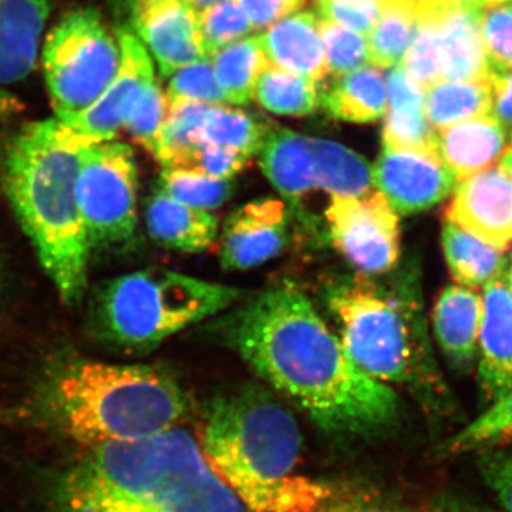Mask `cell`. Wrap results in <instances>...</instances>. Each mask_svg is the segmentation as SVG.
<instances>
[{
    "mask_svg": "<svg viewBox=\"0 0 512 512\" xmlns=\"http://www.w3.org/2000/svg\"><path fill=\"white\" fill-rule=\"evenodd\" d=\"M227 339L256 375L323 429L376 433L397 419L396 392L353 363L295 286H274L245 303L229 318Z\"/></svg>",
    "mask_w": 512,
    "mask_h": 512,
    "instance_id": "obj_1",
    "label": "cell"
},
{
    "mask_svg": "<svg viewBox=\"0 0 512 512\" xmlns=\"http://www.w3.org/2000/svg\"><path fill=\"white\" fill-rule=\"evenodd\" d=\"M49 512H247L200 443L173 427L92 447L53 487Z\"/></svg>",
    "mask_w": 512,
    "mask_h": 512,
    "instance_id": "obj_2",
    "label": "cell"
},
{
    "mask_svg": "<svg viewBox=\"0 0 512 512\" xmlns=\"http://www.w3.org/2000/svg\"><path fill=\"white\" fill-rule=\"evenodd\" d=\"M301 433L261 387L218 397L202 429V453L251 512H316L332 490L295 473Z\"/></svg>",
    "mask_w": 512,
    "mask_h": 512,
    "instance_id": "obj_3",
    "label": "cell"
},
{
    "mask_svg": "<svg viewBox=\"0 0 512 512\" xmlns=\"http://www.w3.org/2000/svg\"><path fill=\"white\" fill-rule=\"evenodd\" d=\"M93 143L57 119L20 131L6 163V187L40 262L67 303L79 301L87 284L90 239L77 180Z\"/></svg>",
    "mask_w": 512,
    "mask_h": 512,
    "instance_id": "obj_4",
    "label": "cell"
},
{
    "mask_svg": "<svg viewBox=\"0 0 512 512\" xmlns=\"http://www.w3.org/2000/svg\"><path fill=\"white\" fill-rule=\"evenodd\" d=\"M52 416L90 447L150 439L173 429L187 410L177 382L156 367L77 360L49 386Z\"/></svg>",
    "mask_w": 512,
    "mask_h": 512,
    "instance_id": "obj_5",
    "label": "cell"
},
{
    "mask_svg": "<svg viewBox=\"0 0 512 512\" xmlns=\"http://www.w3.org/2000/svg\"><path fill=\"white\" fill-rule=\"evenodd\" d=\"M241 298L232 286L165 269L114 279L101 293L104 335L116 345L150 350L188 326L224 312Z\"/></svg>",
    "mask_w": 512,
    "mask_h": 512,
    "instance_id": "obj_6",
    "label": "cell"
},
{
    "mask_svg": "<svg viewBox=\"0 0 512 512\" xmlns=\"http://www.w3.org/2000/svg\"><path fill=\"white\" fill-rule=\"evenodd\" d=\"M328 306L343 348L367 376L384 384L419 377L423 340L419 319L406 303L357 279L330 289Z\"/></svg>",
    "mask_w": 512,
    "mask_h": 512,
    "instance_id": "obj_7",
    "label": "cell"
},
{
    "mask_svg": "<svg viewBox=\"0 0 512 512\" xmlns=\"http://www.w3.org/2000/svg\"><path fill=\"white\" fill-rule=\"evenodd\" d=\"M43 70L57 120L69 123L92 107L120 69L119 40L97 10L64 15L43 46Z\"/></svg>",
    "mask_w": 512,
    "mask_h": 512,
    "instance_id": "obj_8",
    "label": "cell"
},
{
    "mask_svg": "<svg viewBox=\"0 0 512 512\" xmlns=\"http://www.w3.org/2000/svg\"><path fill=\"white\" fill-rule=\"evenodd\" d=\"M77 202L90 245L113 247L134 237L137 165L127 144H92L77 180Z\"/></svg>",
    "mask_w": 512,
    "mask_h": 512,
    "instance_id": "obj_9",
    "label": "cell"
},
{
    "mask_svg": "<svg viewBox=\"0 0 512 512\" xmlns=\"http://www.w3.org/2000/svg\"><path fill=\"white\" fill-rule=\"evenodd\" d=\"M325 221L333 247L362 274H386L399 262L400 215L382 192L330 197Z\"/></svg>",
    "mask_w": 512,
    "mask_h": 512,
    "instance_id": "obj_10",
    "label": "cell"
},
{
    "mask_svg": "<svg viewBox=\"0 0 512 512\" xmlns=\"http://www.w3.org/2000/svg\"><path fill=\"white\" fill-rule=\"evenodd\" d=\"M121 62L113 82L100 99L67 127L93 144L109 143L126 127L147 90L156 83L153 62L141 39L128 28L119 30Z\"/></svg>",
    "mask_w": 512,
    "mask_h": 512,
    "instance_id": "obj_11",
    "label": "cell"
},
{
    "mask_svg": "<svg viewBox=\"0 0 512 512\" xmlns=\"http://www.w3.org/2000/svg\"><path fill=\"white\" fill-rule=\"evenodd\" d=\"M373 180L399 215L429 210L453 194L457 184L437 154L386 146L373 167Z\"/></svg>",
    "mask_w": 512,
    "mask_h": 512,
    "instance_id": "obj_12",
    "label": "cell"
},
{
    "mask_svg": "<svg viewBox=\"0 0 512 512\" xmlns=\"http://www.w3.org/2000/svg\"><path fill=\"white\" fill-rule=\"evenodd\" d=\"M446 221L491 247L512 245V178L500 164L457 181Z\"/></svg>",
    "mask_w": 512,
    "mask_h": 512,
    "instance_id": "obj_13",
    "label": "cell"
},
{
    "mask_svg": "<svg viewBox=\"0 0 512 512\" xmlns=\"http://www.w3.org/2000/svg\"><path fill=\"white\" fill-rule=\"evenodd\" d=\"M140 39L156 57L163 76L207 59L200 13L185 0H154L131 13Z\"/></svg>",
    "mask_w": 512,
    "mask_h": 512,
    "instance_id": "obj_14",
    "label": "cell"
},
{
    "mask_svg": "<svg viewBox=\"0 0 512 512\" xmlns=\"http://www.w3.org/2000/svg\"><path fill=\"white\" fill-rule=\"evenodd\" d=\"M286 202L264 198L248 202L229 215L221 237V265L245 271L281 254L289 239Z\"/></svg>",
    "mask_w": 512,
    "mask_h": 512,
    "instance_id": "obj_15",
    "label": "cell"
},
{
    "mask_svg": "<svg viewBox=\"0 0 512 512\" xmlns=\"http://www.w3.org/2000/svg\"><path fill=\"white\" fill-rule=\"evenodd\" d=\"M481 295L478 380L493 403L512 389V289L507 271L485 285Z\"/></svg>",
    "mask_w": 512,
    "mask_h": 512,
    "instance_id": "obj_16",
    "label": "cell"
},
{
    "mask_svg": "<svg viewBox=\"0 0 512 512\" xmlns=\"http://www.w3.org/2000/svg\"><path fill=\"white\" fill-rule=\"evenodd\" d=\"M55 0H0V84L18 83L35 67Z\"/></svg>",
    "mask_w": 512,
    "mask_h": 512,
    "instance_id": "obj_17",
    "label": "cell"
},
{
    "mask_svg": "<svg viewBox=\"0 0 512 512\" xmlns=\"http://www.w3.org/2000/svg\"><path fill=\"white\" fill-rule=\"evenodd\" d=\"M505 148V127L491 116L461 121L437 133V154L457 181L497 165Z\"/></svg>",
    "mask_w": 512,
    "mask_h": 512,
    "instance_id": "obj_18",
    "label": "cell"
},
{
    "mask_svg": "<svg viewBox=\"0 0 512 512\" xmlns=\"http://www.w3.org/2000/svg\"><path fill=\"white\" fill-rule=\"evenodd\" d=\"M266 59L286 72L323 80L329 73L315 13L288 16L259 36Z\"/></svg>",
    "mask_w": 512,
    "mask_h": 512,
    "instance_id": "obj_19",
    "label": "cell"
},
{
    "mask_svg": "<svg viewBox=\"0 0 512 512\" xmlns=\"http://www.w3.org/2000/svg\"><path fill=\"white\" fill-rule=\"evenodd\" d=\"M483 318V295L477 289L450 285L441 291L433 311L434 335L444 355L457 367L476 360Z\"/></svg>",
    "mask_w": 512,
    "mask_h": 512,
    "instance_id": "obj_20",
    "label": "cell"
},
{
    "mask_svg": "<svg viewBox=\"0 0 512 512\" xmlns=\"http://www.w3.org/2000/svg\"><path fill=\"white\" fill-rule=\"evenodd\" d=\"M259 167L293 207L316 190L312 137L286 128H272L258 153Z\"/></svg>",
    "mask_w": 512,
    "mask_h": 512,
    "instance_id": "obj_21",
    "label": "cell"
},
{
    "mask_svg": "<svg viewBox=\"0 0 512 512\" xmlns=\"http://www.w3.org/2000/svg\"><path fill=\"white\" fill-rule=\"evenodd\" d=\"M146 224L150 237L173 251H205L218 235V220L211 211L190 207L161 190L147 202Z\"/></svg>",
    "mask_w": 512,
    "mask_h": 512,
    "instance_id": "obj_22",
    "label": "cell"
},
{
    "mask_svg": "<svg viewBox=\"0 0 512 512\" xmlns=\"http://www.w3.org/2000/svg\"><path fill=\"white\" fill-rule=\"evenodd\" d=\"M443 80H490L480 10H454L439 22Z\"/></svg>",
    "mask_w": 512,
    "mask_h": 512,
    "instance_id": "obj_23",
    "label": "cell"
},
{
    "mask_svg": "<svg viewBox=\"0 0 512 512\" xmlns=\"http://www.w3.org/2000/svg\"><path fill=\"white\" fill-rule=\"evenodd\" d=\"M319 103L335 119L373 123L387 110V89L382 69L359 67L342 74L319 94Z\"/></svg>",
    "mask_w": 512,
    "mask_h": 512,
    "instance_id": "obj_24",
    "label": "cell"
},
{
    "mask_svg": "<svg viewBox=\"0 0 512 512\" xmlns=\"http://www.w3.org/2000/svg\"><path fill=\"white\" fill-rule=\"evenodd\" d=\"M312 158L316 190L330 197H360L376 190L372 165L356 151L312 137Z\"/></svg>",
    "mask_w": 512,
    "mask_h": 512,
    "instance_id": "obj_25",
    "label": "cell"
},
{
    "mask_svg": "<svg viewBox=\"0 0 512 512\" xmlns=\"http://www.w3.org/2000/svg\"><path fill=\"white\" fill-rule=\"evenodd\" d=\"M441 242L448 269L457 285L484 288L507 271L504 251L468 234L453 222L444 221Z\"/></svg>",
    "mask_w": 512,
    "mask_h": 512,
    "instance_id": "obj_26",
    "label": "cell"
},
{
    "mask_svg": "<svg viewBox=\"0 0 512 512\" xmlns=\"http://www.w3.org/2000/svg\"><path fill=\"white\" fill-rule=\"evenodd\" d=\"M491 107V80H443L426 90L427 119L437 133L461 121L491 116Z\"/></svg>",
    "mask_w": 512,
    "mask_h": 512,
    "instance_id": "obj_27",
    "label": "cell"
},
{
    "mask_svg": "<svg viewBox=\"0 0 512 512\" xmlns=\"http://www.w3.org/2000/svg\"><path fill=\"white\" fill-rule=\"evenodd\" d=\"M212 57L215 77L228 103L248 104L254 99L256 82L269 64L259 36L225 46Z\"/></svg>",
    "mask_w": 512,
    "mask_h": 512,
    "instance_id": "obj_28",
    "label": "cell"
},
{
    "mask_svg": "<svg viewBox=\"0 0 512 512\" xmlns=\"http://www.w3.org/2000/svg\"><path fill=\"white\" fill-rule=\"evenodd\" d=\"M271 130L264 120L245 111L211 106L198 130V140L251 158L259 153Z\"/></svg>",
    "mask_w": 512,
    "mask_h": 512,
    "instance_id": "obj_29",
    "label": "cell"
},
{
    "mask_svg": "<svg viewBox=\"0 0 512 512\" xmlns=\"http://www.w3.org/2000/svg\"><path fill=\"white\" fill-rule=\"evenodd\" d=\"M419 2H386L382 15L369 32V63L389 69L403 62L412 43Z\"/></svg>",
    "mask_w": 512,
    "mask_h": 512,
    "instance_id": "obj_30",
    "label": "cell"
},
{
    "mask_svg": "<svg viewBox=\"0 0 512 512\" xmlns=\"http://www.w3.org/2000/svg\"><path fill=\"white\" fill-rule=\"evenodd\" d=\"M315 80L286 72L269 63L259 76L255 97L266 110L281 116L303 117L315 113L319 106Z\"/></svg>",
    "mask_w": 512,
    "mask_h": 512,
    "instance_id": "obj_31",
    "label": "cell"
},
{
    "mask_svg": "<svg viewBox=\"0 0 512 512\" xmlns=\"http://www.w3.org/2000/svg\"><path fill=\"white\" fill-rule=\"evenodd\" d=\"M210 104L194 100H180L170 104V113L158 138L153 156L163 170H173L198 147L200 130Z\"/></svg>",
    "mask_w": 512,
    "mask_h": 512,
    "instance_id": "obj_32",
    "label": "cell"
},
{
    "mask_svg": "<svg viewBox=\"0 0 512 512\" xmlns=\"http://www.w3.org/2000/svg\"><path fill=\"white\" fill-rule=\"evenodd\" d=\"M512 439V389L447 443L450 454L470 453Z\"/></svg>",
    "mask_w": 512,
    "mask_h": 512,
    "instance_id": "obj_33",
    "label": "cell"
},
{
    "mask_svg": "<svg viewBox=\"0 0 512 512\" xmlns=\"http://www.w3.org/2000/svg\"><path fill=\"white\" fill-rule=\"evenodd\" d=\"M160 190L190 207L212 212L231 197L232 181L217 180L191 171L163 170Z\"/></svg>",
    "mask_w": 512,
    "mask_h": 512,
    "instance_id": "obj_34",
    "label": "cell"
},
{
    "mask_svg": "<svg viewBox=\"0 0 512 512\" xmlns=\"http://www.w3.org/2000/svg\"><path fill=\"white\" fill-rule=\"evenodd\" d=\"M200 28L207 56L231 45L254 30L238 0H220L200 13Z\"/></svg>",
    "mask_w": 512,
    "mask_h": 512,
    "instance_id": "obj_35",
    "label": "cell"
},
{
    "mask_svg": "<svg viewBox=\"0 0 512 512\" xmlns=\"http://www.w3.org/2000/svg\"><path fill=\"white\" fill-rule=\"evenodd\" d=\"M402 64L407 74L424 90L443 82L439 25L436 22L417 19L412 43Z\"/></svg>",
    "mask_w": 512,
    "mask_h": 512,
    "instance_id": "obj_36",
    "label": "cell"
},
{
    "mask_svg": "<svg viewBox=\"0 0 512 512\" xmlns=\"http://www.w3.org/2000/svg\"><path fill=\"white\" fill-rule=\"evenodd\" d=\"M383 146L437 154V131L430 126L426 109H387Z\"/></svg>",
    "mask_w": 512,
    "mask_h": 512,
    "instance_id": "obj_37",
    "label": "cell"
},
{
    "mask_svg": "<svg viewBox=\"0 0 512 512\" xmlns=\"http://www.w3.org/2000/svg\"><path fill=\"white\" fill-rule=\"evenodd\" d=\"M319 33L329 72L335 76L352 72L369 62V43L362 33L325 19L319 20Z\"/></svg>",
    "mask_w": 512,
    "mask_h": 512,
    "instance_id": "obj_38",
    "label": "cell"
},
{
    "mask_svg": "<svg viewBox=\"0 0 512 512\" xmlns=\"http://www.w3.org/2000/svg\"><path fill=\"white\" fill-rule=\"evenodd\" d=\"M165 94L170 104L180 100L201 101L210 106L228 103L208 57L175 72Z\"/></svg>",
    "mask_w": 512,
    "mask_h": 512,
    "instance_id": "obj_39",
    "label": "cell"
},
{
    "mask_svg": "<svg viewBox=\"0 0 512 512\" xmlns=\"http://www.w3.org/2000/svg\"><path fill=\"white\" fill-rule=\"evenodd\" d=\"M481 35L491 73L512 70V2L480 10Z\"/></svg>",
    "mask_w": 512,
    "mask_h": 512,
    "instance_id": "obj_40",
    "label": "cell"
},
{
    "mask_svg": "<svg viewBox=\"0 0 512 512\" xmlns=\"http://www.w3.org/2000/svg\"><path fill=\"white\" fill-rule=\"evenodd\" d=\"M168 113H170V103H168L167 94L161 92L156 82L144 94L124 128L133 140L154 154Z\"/></svg>",
    "mask_w": 512,
    "mask_h": 512,
    "instance_id": "obj_41",
    "label": "cell"
},
{
    "mask_svg": "<svg viewBox=\"0 0 512 512\" xmlns=\"http://www.w3.org/2000/svg\"><path fill=\"white\" fill-rule=\"evenodd\" d=\"M249 157L237 151L214 146V144L200 143L194 151L185 158L180 167L173 170L191 171L217 178V180H232L247 167Z\"/></svg>",
    "mask_w": 512,
    "mask_h": 512,
    "instance_id": "obj_42",
    "label": "cell"
},
{
    "mask_svg": "<svg viewBox=\"0 0 512 512\" xmlns=\"http://www.w3.org/2000/svg\"><path fill=\"white\" fill-rule=\"evenodd\" d=\"M316 5L323 19L369 35L382 15L386 0H316Z\"/></svg>",
    "mask_w": 512,
    "mask_h": 512,
    "instance_id": "obj_43",
    "label": "cell"
},
{
    "mask_svg": "<svg viewBox=\"0 0 512 512\" xmlns=\"http://www.w3.org/2000/svg\"><path fill=\"white\" fill-rule=\"evenodd\" d=\"M478 470L504 510L512 512V453L488 448L478 458Z\"/></svg>",
    "mask_w": 512,
    "mask_h": 512,
    "instance_id": "obj_44",
    "label": "cell"
},
{
    "mask_svg": "<svg viewBox=\"0 0 512 512\" xmlns=\"http://www.w3.org/2000/svg\"><path fill=\"white\" fill-rule=\"evenodd\" d=\"M255 29L266 28L288 18L305 6L306 0H238Z\"/></svg>",
    "mask_w": 512,
    "mask_h": 512,
    "instance_id": "obj_45",
    "label": "cell"
},
{
    "mask_svg": "<svg viewBox=\"0 0 512 512\" xmlns=\"http://www.w3.org/2000/svg\"><path fill=\"white\" fill-rule=\"evenodd\" d=\"M507 2L512 0H419L417 19L439 22L454 10H484Z\"/></svg>",
    "mask_w": 512,
    "mask_h": 512,
    "instance_id": "obj_46",
    "label": "cell"
},
{
    "mask_svg": "<svg viewBox=\"0 0 512 512\" xmlns=\"http://www.w3.org/2000/svg\"><path fill=\"white\" fill-rule=\"evenodd\" d=\"M490 80L493 87L491 117L503 127H512V70L493 72Z\"/></svg>",
    "mask_w": 512,
    "mask_h": 512,
    "instance_id": "obj_47",
    "label": "cell"
},
{
    "mask_svg": "<svg viewBox=\"0 0 512 512\" xmlns=\"http://www.w3.org/2000/svg\"><path fill=\"white\" fill-rule=\"evenodd\" d=\"M332 500V498H330ZM328 501L316 512H399L390 505L379 503V501Z\"/></svg>",
    "mask_w": 512,
    "mask_h": 512,
    "instance_id": "obj_48",
    "label": "cell"
},
{
    "mask_svg": "<svg viewBox=\"0 0 512 512\" xmlns=\"http://www.w3.org/2000/svg\"><path fill=\"white\" fill-rule=\"evenodd\" d=\"M501 167L511 175L512 178V147L505 151L504 156L501 157Z\"/></svg>",
    "mask_w": 512,
    "mask_h": 512,
    "instance_id": "obj_49",
    "label": "cell"
},
{
    "mask_svg": "<svg viewBox=\"0 0 512 512\" xmlns=\"http://www.w3.org/2000/svg\"><path fill=\"white\" fill-rule=\"evenodd\" d=\"M124 6L128 9V12H134L137 8H140L141 5H146L148 2H154V0H120Z\"/></svg>",
    "mask_w": 512,
    "mask_h": 512,
    "instance_id": "obj_50",
    "label": "cell"
},
{
    "mask_svg": "<svg viewBox=\"0 0 512 512\" xmlns=\"http://www.w3.org/2000/svg\"><path fill=\"white\" fill-rule=\"evenodd\" d=\"M185 2L190 3L192 8L204 10L208 6L214 5L217 0H185Z\"/></svg>",
    "mask_w": 512,
    "mask_h": 512,
    "instance_id": "obj_51",
    "label": "cell"
},
{
    "mask_svg": "<svg viewBox=\"0 0 512 512\" xmlns=\"http://www.w3.org/2000/svg\"><path fill=\"white\" fill-rule=\"evenodd\" d=\"M431 512H478V511L470 510V508H463V507H441V508H436V510H433Z\"/></svg>",
    "mask_w": 512,
    "mask_h": 512,
    "instance_id": "obj_52",
    "label": "cell"
},
{
    "mask_svg": "<svg viewBox=\"0 0 512 512\" xmlns=\"http://www.w3.org/2000/svg\"><path fill=\"white\" fill-rule=\"evenodd\" d=\"M507 274H508V281H510V285H511V289H512V256H511L510 265H508Z\"/></svg>",
    "mask_w": 512,
    "mask_h": 512,
    "instance_id": "obj_53",
    "label": "cell"
},
{
    "mask_svg": "<svg viewBox=\"0 0 512 512\" xmlns=\"http://www.w3.org/2000/svg\"><path fill=\"white\" fill-rule=\"evenodd\" d=\"M511 144H512V131H511Z\"/></svg>",
    "mask_w": 512,
    "mask_h": 512,
    "instance_id": "obj_54",
    "label": "cell"
}]
</instances>
